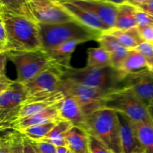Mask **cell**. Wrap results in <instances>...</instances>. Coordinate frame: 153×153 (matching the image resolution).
<instances>
[{
  "instance_id": "obj_5",
  "label": "cell",
  "mask_w": 153,
  "mask_h": 153,
  "mask_svg": "<svg viewBox=\"0 0 153 153\" xmlns=\"http://www.w3.org/2000/svg\"><path fill=\"white\" fill-rule=\"evenodd\" d=\"M6 52L8 60L16 67L17 73V79L16 81L19 83H26L45 70L56 66L43 49L32 51Z\"/></svg>"
},
{
  "instance_id": "obj_16",
  "label": "cell",
  "mask_w": 153,
  "mask_h": 153,
  "mask_svg": "<svg viewBox=\"0 0 153 153\" xmlns=\"http://www.w3.org/2000/svg\"><path fill=\"white\" fill-rule=\"evenodd\" d=\"M79 43H82L79 40H69L46 52L55 65L58 66L64 73V70L71 67V56Z\"/></svg>"
},
{
  "instance_id": "obj_18",
  "label": "cell",
  "mask_w": 153,
  "mask_h": 153,
  "mask_svg": "<svg viewBox=\"0 0 153 153\" xmlns=\"http://www.w3.org/2000/svg\"><path fill=\"white\" fill-rule=\"evenodd\" d=\"M66 140L73 153H90L89 134L82 128L72 126L66 134Z\"/></svg>"
},
{
  "instance_id": "obj_50",
  "label": "cell",
  "mask_w": 153,
  "mask_h": 153,
  "mask_svg": "<svg viewBox=\"0 0 153 153\" xmlns=\"http://www.w3.org/2000/svg\"><path fill=\"white\" fill-rule=\"evenodd\" d=\"M0 51H5V47L1 43H0Z\"/></svg>"
},
{
  "instance_id": "obj_45",
  "label": "cell",
  "mask_w": 153,
  "mask_h": 153,
  "mask_svg": "<svg viewBox=\"0 0 153 153\" xmlns=\"http://www.w3.org/2000/svg\"><path fill=\"white\" fill-rule=\"evenodd\" d=\"M52 1H55L57 3H59V4H64V3L67 2H74V1H79V0H52Z\"/></svg>"
},
{
  "instance_id": "obj_24",
  "label": "cell",
  "mask_w": 153,
  "mask_h": 153,
  "mask_svg": "<svg viewBox=\"0 0 153 153\" xmlns=\"http://www.w3.org/2000/svg\"><path fill=\"white\" fill-rule=\"evenodd\" d=\"M88 59L87 67H111V55L104 48L91 47L87 50Z\"/></svg>"
},
{
  "instance_id": "obj_28",
  "label": "cell",
  "mask_w": 153,
  "mask_h": 153,
  "mask_svg": "<svg viewBox=\"0 0 153 153\" xmlns=\"http://www.w3.org/2000/svg\"><path fill=\"white\" fill-rule=\"evenodd\" d=\"M97 41L100 43L101 47L104 48L110 54L112 52H114L115 51L120 49L121 46H123L120 44L119 42L114 36L105 32L102 33Z\"/></svg>"
},
{
  "instance_id": "obj_42",
  "label": "cell",
  "mask_w": 153,
  "mask_h": 153,
  "mask_svg": "<svg viewBox=\"0 0 153 153\" xmlns=\"http://www.w3.org/2000/svg\"><path fill=\"white\" fill-rule=\"evenodd\" d=\"M105 1H109V2L117 4V5H120V4H125V3L130 2V0H105Z\"/></svg>"
},
{
  "instance_id": "obj_38",
  "label": "cell",
  "mask_w": 153,
  "mask_h": 153,
  "mask_svg": "<svg viewBox=\"0 0 153 153\" xmlns=\"http://www.w3.org/2000/svg\"><path fill=\"white\" fill-rule=\"evenodd\" d=\"M11 132V131H10ZM0 137V153H10V137L9 134Z\"/></svg>"
},
{
  "instance_id": "obj_46",
  "label": "cell",
  "mask_w": 153,
  "mask_h": 153,
  "mask_svg": "<svg viewBox=\"0 0 153 153\" xmlns=\"http://www.w3.org/2000/svg\"><path fill=\"white\" fill-rule=\"evenodd\" d=\"M146 1H148V0H130V2L129 3H131V4H134V5H135V4H142V3L146 2Z\"/></svg>"
},
{
  "instance_id": "obj_11",
  "label": "cell",
  "mask_w": 153,
  "mask_h": 153,
  "mask_svg": "<svg viewBox=\"0 0 153 153\" xmlns=\"http://www.w3.org/2000/svg\"><path fill=\"white\" fill-rule=\"evenodd\" d=\"M73 3L95 13L110 28L114 27L118 11L117 4L105 0H79Z\"/></svg>"
},
{
  "instance_id": "obj_26",
  "label": "cell",
  "mask_w": 153,
  "mask_h": 153,
  "mask_svg": "<svg viewBox=\"0 0 153 153\" xmlns=\"http://www.w3.org/2000/svg\"><path fill=\"white\" fill-rule=\"evenodd\" d=\"M58 121L59 120L50 121V122L40 124V125L34 126L29 127V128L22 131H19V132H21L24 136L31 139V140H34V141L43 140L50 132L51 130L55 127Z\"/></svg>"
},
{
  "instance_id": "obj_40",
  "label": "cell",
  "mask_w": 153,
  "mask_h": 153,
  "mask_svg": "<svg viewBox=\"0 0 153 153\" xmlns=\"http://www.w3.org/2000/svg\"><path fill=\"white\" fill-rule=\"evenodd\" d=\"M0 43L4 45V47L7 44V32H6L5 25H4V19L1 15H0Z\"/></svg>"
},
{
  "instance_id": "obj_48",
  "label": "cell",
  "mask_w": 153,
  "mask_h": 153,
  "mask_svg": "<svg viewBox=\"0 0 153 153\" xmlns=\"http://www.w3.org/2000/svg\"><path fill=\"white\" fill-rule=\"evenodd\" d=\"M13 81L10 80L8 78H0V82H4V83H10Z\"/></svg>"
},
{
  "instance_id": "obj_51",
  "label": "cell",
  "mask_w": 153,
  "mask_h": 153,
  "mask_svg": "<svg viewBox=\"0 0 153 153\" xmlns=\"http://www.w3.org/2000/svg\"><path fill=\"white\" fill-rule=\"evenodd\" d=\"M1 5H0V13H1Z\"/></svg>"
},
{
  "instance_id": "obj_15",
  "label": "cell",
  "mask_w": 153,
  "mask_h": 153,
  "mask_svg": "<svg viewBox=\"0 0 153 153\" xmlns=\"http://www.w3.org/2000/svg\"><path fill=\"white\" fill-rule=\"evenodd\" d=\"M54 120H61L59 118L58 104L31 116L19 118L13 123V129L22 131L29 127Z\"/></svg>"
},
{
  "instance_id": "obj_21",
  "label": "cell",
  "mask_w": 153,
  "mask_h": 153,
  "mask_svg": "<svg viewBox=\"0 0 153 153\" xmlns=\"http://www.w3.org/2000/svg\"><path fill=\"white\" fill-rule=\"evenodd\" d=\"M144 70H149L146 61L137 49H134L129 50L120 71L126 76Z\"/></svg>"
},
{
  "instance_id": "obj_27",
  "label": "cell",
  "mask_w": 153,
  "mask_h": 153,
  "mask_svg": "<svg viewBox=\"0 0 153 153\" xmlns=\"http://www.w3.org/2000/svg\"><path fill=\"white\" fill-rule=\"evenodd\" d=\"M59 103L60 102H34L22 105L19 110L18 119L31 116L39 112L43 111L52 106L56 105Z\"/></svg>"
},
{
  "instance_id": "obj_14",
  "label": "cell",
  "mask_w": 153,
  "mask_h": 153,
  "mask_svg": "<svg viewBox=\"0 0 153 153\" xmlns=\"http://www.w3.org/2000/svg\"><path fill=\"white\" fill-rule=\"evenodd\" d=\"M58 113L60 120L68 121L73 126L86 131V115L73 97L65 96V98L58 104Z\"/></svg>"
},
{
  "instance_id": "obj_23",
  "label": "cell",
  "mask_w": 153,
  "mask_h": 153,
  "mask_svg": "<svg viewBox=\"0 0 153 153\" xmlns=\"http://www.w3.org/2000/svg\"><path fill=\"white\" fill-rule=\"evenodd\" d=\"M72 126H73L68 121L59 120L50 132L40 140H44L55 146H67L66 134Z\"/></svg>"
},
{
  "instance_id": "obj_6",
  "label": "cell",
  "mask_w": 153,
  "mask_h": 153,
  "mask_svg": "<svg viewBox=\"0 0 153 153\" xmlns=\"http://www.w3.org/2000/svg\"><path fill=\"white\" fill-rule=\"evenodd\" d=\"M102 108L123 114L133 122L152 121L144 103L128 88H123L111 93L105 98Z\"/></svg>"
},
{
  "instance_id": "obj_41",
  "label": "cell",
  "mask_w": 153,
  "mask_h": 153,
  "mask_svg": "<svg viewBox=\"0 0 153 153\" xmlns=\"http://www.w3.org/2000/svg\"><path fill=\"white\" fill-rule=\"evenodd\" d=\"M57 153H73L68 146H57Z\"/></svg>"
},
{
  "instance_id": "obj_7",
  "label": "cell",
  "mask_w": 153,
  "mask_h": 153,
  "mask_svg": "<svg viewBox=\"0 0 153 153\" xmlns=\"http://www.w3.org/2000/svg\"><path fill=\"white\" fill-rule=\"evenodd\" d=\"M58 90L65 96L75 99L86 116L102 108L105 98L111 93L114 92L91 88L64 79H61Z\"/></svg>"
},
{
  "instance_id": "obj_20",
  "label": "cell",
  "mask_w": 153,
  "mask_h": 153,
  "mask_svg": "<svg viewBox=\"0 0 153 153\" xmlns=\"http://www.w3.org/2000/svg\"><path fill=\"white\" fill-rule=\"evenodd\" d=\"M105 33H108L114 36L121 46L129 50L136 49L140 43L143 42L140 38L137 28H131L129 30H118L111 28Z\"/></svg>"
},
{
  "instance_id": "obj_43",
  "label": "cell",
  "mask_w": 153,
  "mask_h": 153,
  "mask_svg": "<svg viewBox=\"0 0 153 153\" xmlns=\"http://www.w3.org/2000/svg\"><path fill=\"white\" fill-rule=\"evenodd\" d=\"M11 83V82H10ZM10 83H4V82H0V94L8 87Z\"/></svg>"
},
{
  "instance_id": "obj_19",
  "label": "cell",
  "mask_w": 153,
  "mask_h": 153,
  "mask_svg": "<svg viewBox=\"0 0 153 153\" xmlns=\"http://www.w3.org/2000/svg\"><path fill=\"white\" fill-rule=\"evenodd\" d=\"M137 7L131 3L118 5L116 22L113 28L118 30H129L137 28L136 12Z\"/></svg>"
},
{
  "instance_id": "obj_9",
  "label": "cell",
  "mask_w": 153,
  "mask_h": 153,
  "mask_svg": "<svg viewBox=\"0 0 153 153\" xmlns=\"http://www.w3.org/2000/svg\"><path fill=\"white\" fill-rule=\"evenodd\" d=\"M125 88H128L143 102L146 107L153 102V72L144 70L126 75Z\"/></svg>"
},
{
  "instance_id": "obj_2",
  "label": "cell",
  "mask_w": 153,
  "mask_h": 153,
  "mask_svg": "<svg viewBox=\"0 0 153 153\" xmlns=\"http://www.w3.org/2000/svg\"><path fill=\"white\" fill-rule=\"evenodd\" d=\"M126 75L113 67L75 68L64 70L61 79L103 91H115L125 88Z\"/></svg>"
},
{
  "instance_id": "obj_1",
  "label": "cell",
  "mask_w": 153,
  "mask_h": 153,
  "mask_svg": "<svg viewBox=\"0 0 153 153\" xmlns=\"http://www.w3.org/2000/svg\"><path fill=\"white\" fill-rule=\"evenodd\" d=\"M7 32L5 51H32L43 49L38 22L1 9Z\"/></svg>"
},
{
  "instance_id": "obj_3",
  "label": "cell",
  "mask_w": 153,
  "mask_h": 153,
  "mask_svg": "<svg viewBox=\"0 0 153 153\" xmlns=\"http://www.w3.org/2000/svg\"><path fill=\"white\" fill-rule=\"evenodd\" d=\"M86 131L98 139L112 153H123L117 112L101 108L86 116Z\"/></svg>"
},
{
  "instance_id": "obj_29",
  "label": "cell",
  "mask_w": 153,
  "mask_h": 153,
  "mask_svg": "<svg viewBox=\"0 0 153 153\" xmlns=\"http://www.w3.org/2000/svg\"><path fill=\"white\" fill-rule=\"evenodd\" d=\"M16 120L14 114L11 112H1L0 113V137L6 135L13 131V123Z\"/></svg>"
},
{
  "instance_id": "obj_49",
  "label": "cell",
  "mask_w": 153,
  "mask_h": 153,
  "mask_svg": "<svg viewBox=\"0 0 153 153\" xmlns=\"http://www.w3.org/2000/svg\"><path fill=\"white\" fill-rule=\"evenodd\" d=\"M27 1H28V2H41V1H51V0H27Z\"/></svg>"
},
{
  "instance_id": "obj_10",
  "label": "cell",
  "mask_w": 153,
  "mask_h": 153,
  "mask_svg": "<svg viewBox=\"0 0 153 153\" xmlns=\"http://www.w3.org/2000/svg\"><path fill=\"white\" fill-rule=\"evenodd\" d=\"M63 71L56 66L45 70L29 82L24 83L28 96L58 91Z\"/></svg>"
},
{
  "instance_id": "obj_12",
  "label": "cell",
  "mask_w": 153,
  "mask_h": 153,
  "mask_svg": "<svg viewBox=\"0 0 153 153\" xmlns=\"http://www.w3.org/2000/svg\"><path fill=\"white\" fill-rule=\"evenodd\" d=\"M27 96L28 94L23 84L13 81L0 94V112L20 109Z\"/></svg>"
},
{
  "instance_id": "obj_22",
  "label": "cell",
  "mask_w": 153,
  "mask_h": 153,
  "mask_svg": "<svg viewBox=\"0 0 153 153\" xmlns=\"http://www.w3.org/2000/svg\"><path fill=\"white\" fill-rule=\"evenodd\" d=\"M133 122V121H132ZM137 140L146 153H153V122H133Z\"/></svg>"
},
{
  "instance_id": "obj_39",
  "label": "cell",
  "mask_w": 153,
  "mask_h": 153,
  "mask_svg": "<svg viewBox=\"0 0 153 153\" xmlns=\"http://www.w3.org/2000/svg\"><path fill=\"white\" fill-rule=\"evenodd\" d=\"M136 7L140 10L149 13L153 16V0H148L146 2L142 4H135Z\"/></svg>"
},
{
  "instance_id": "obj_25",
  "label": "cell",
  "mask_w": 153,
  "mask_h": 153,
  "mask_svg": "<svg viewBox=\"0 0 153 153\" xmlns=\"http://www.w3.org/2000/svg\"><path fill=\"white\" fill-rule=\"evenodd\" d=\"M0 5L2 10L36 21L27 0H0Z\"/></svg>"
},
{
  "instance_id": "obj_13",
  "label": "cell",
  "mask_w": 153,
  "mask_h": 153,
  "mask_svg": "<svg viewBox=\"0 0 153 153\" xmlns=\"http://www.w3.org/2000/svg\"><path fill=\"white\" fill-rule=\"evenodd\" d=\"M61 5L74 18L75 20L90 29L102 33L106 32L111 29L95 13L79 7L75 3L67 2L61 4Z\"/></svg>"
},
{
  "instance_id": "obj_17",
  "label": "cell",
  "mask_w": 153,
  "mask_h": 153,
  "mask_svg": "<svg viewBox=\"0 0 153 153\" xmlns=\"http://www.w3.org/2000/svg\"><path fill=\"white\" fill-rule=\"evenodd\" d=\"M120 121V140L123 153H131L140 146L134 129L133 122L123 114L117 113Z\"/></svg>"
},
{
  "instance_id": "obj_52",
  "label": "cell",
  "mask_w": 153,
  "mask_h": 153,
  "mask_svg": "<svg viewBox=\"0 0 153 153\" xmlns=\"http://www.w3.org/2000/svg\"><path fill=\"white\" fill-rule=\"evenodd\" d=\"M151 105H153V102H152V104H151Z\"/></svg>"
},
{
  "instance_id": "obj_8",
  "label": "cell",
  "mask_w": 153,
  "mask_h": 153,
  "mask_svg": "<svg viewBox=\"0 0 153 153\" xmlns=\"http://www.w3.org/2000/svg\"><path fill=\"white\" fill-rule=\"evenodd\" d=\"M29 5L31 13L38 23L52 25L76 21L61 4L52 0L29 2Z\"/></svg>"
},
{
  "instance_id": "obj_47",
  "label": "cell",
  "mask_w": 153,
  "mask_h": 153,
  "mask_svg": "<svg viewBox=\"0 0 153 153\" xmlns=\"http://www.w3.org/2000/svg\"><path fill=\"white\" fill-rule=\"evenodd\" d=\"M147 108L149 114L151 117V120H152V121L153 122V105H150L148 106Z\"/></svg>"
},
{
  "instance_id": "obj_34",
  "label": "cell",
  "mask_w": 153,
  "mask_h": 153,
  "mask_svg": "<svg viewBox=\"0 0 153 153\" xmlns=\"http://www.w3.org/2000/svg\"><path fill=\"white\" fill-rule=\"evenodd\" d=\"M137 29L143 42L153 44V25L137 27Z\"/></svg>"
},
{
  "instance_id": "obj_35",
  "label": "cell",
  "mask_w": 153,
  "mask_h": 153,
  "mask_svg": "<svg viewBox=\"0 0 153 153\" xmlns=\"http://www.w3.org/2000/svg\"><path fill=\"white\" fill-rule=\"evenodd\" d=\"M34 142L40 153H57V146L52 143L44 140H37Z\"/></svg>"
},
{
  "instance_id": "obj_36",
  "label": "cell",
  "mask_w": 153,
  "mask_h": 153,
  "mask_svg": "<svg viewBox=\"0 0 153 153\" xmlns=\"http://www.w3.org/2000/svg\"><path fill=\"white\" fill-rule=\"evenodd\" d=\"M24 153H40L35 143L31 139L23 135Z\"/></svg>"
},
{
  "instance_id": "obj_30",
  "label": "cell",
  "mask_w": 153,
  "mask_h": 153,
  "mask_svg": "<svg viewBox=\"0 0 153 153\" xmlns=\"http://www.w3.org/2000/svg\"><path fill=\"white\" fill-rule=\"evenodd\" d=\"M10 137V153H24L23 134L18 131H12Z\"/></svg>"
},
{
  "instance_id": "obj_31",
  "label": "cell",
  "mask_w": 153,
  "mask_h": 153,
  "mask_svg": "<svg viewBox=\"0 0 153 153\" xmlns=\"http://www.w3.org/2000/svg\"><path fill=\"white\" fill-rule=\"evenodd\" d=\"M136 49H137L144 57L149 70L153 72V44L143 42L136 48Z\"/></svg>"
},
{
  "instance_id": "obj_4",
  "label": "cell",
  "mask_w": 153,
  "mask_h": 153,
  "mask_svg": "<svg viewBox=\"0 0 153 153\" xmlns=\"http://www.w3.org/2000/svg\"><path fill=\"white\" fill-rule=\"evenodd\" d=\"M38 26L42 47L45 51L69 40H79L82 43L97 41L102 34L87 28L77 21L52 25L38 23Z\"/></svg>"
},
{
  "instance_id": "obj_32",
  "label": "cell",
  "mask_w": 153,
  "mask_h": 153,
  "mask_svg": "<svg viewBox=\"0 0 153 153\" xmlns=\"http://www.w3.org/2000/svg\"><path fill=\"white\" fill-rule=\"evenodd\" d=\"M90 153H112L102 142L89 134Z\"/></svg>"
},
{
  "instance_id": "obj_37",
  "label": "cell",
  "mask_w": 153,
  "mask_h": 153,
  "mask_svg": "<svg viewBox=\"0 0 153 153\" xmlns=\"http://www.w3.org/2000/svg\"><path fill=\"white\" fill-rule=\"evenodd\" d=\"M8 60L7 52L0 51V78H7L6 76V64Z\"/></svg>"
},
{
  "instance_id": "obj_33",
  "label": "cell",
  "mask_w": 153,
  "mask_h": 153,
  "mask_svg": "<svg viewBox=\"0 0 153 153\" xmlns=\"http://www.w3.org/2000/svg\"><path fill=\"white\" fill-rule=\"evenodd\" d=\"M136 20L137 27L153 25V16L138 8L136 12Z\"/></svg>"
},
{
  "instance_id": "obj_44",
  "label": "cell",
  "mask_w": 153,
  "mask_h": 153,
  "mask_svg": "<svg viewBox=\"0 0 153 153\" xmlns=\"http://www.w3.org/2000/svg\"><path fill=\"white\" fill-rule=\"evenodd\" d=\"M131 153H146V151L141 146H139L137 148H135Z\"/></svg>"
}]
</instances>
